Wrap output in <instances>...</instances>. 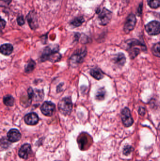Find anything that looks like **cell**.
Here are the masks:
<instances>
[{"label":"cell","instance_id":"cell-14","mask_svg":"<svg viewBox=\"0 0 160 161\" xmlns=\"http://www.w3.org/2000/svg\"><path fill=\"white\" fill-rule=\"evenodd\" d=\"M31 151V145L29 144L23 145L20 148L18 152V155L21 158L26 159Z\"/></svg>","mask_w":160,"mask_h":161},{"label":"cell","instance_id":"cell-21","mask_svg":"<svg viewBox=\"0 0 160 161\" xmlns=\"http://www.w3.org/2000/svg\"><path fill=\"white\" fill-rule=\"evenodd\" d=\"M152 53L157 57L160 58V42L156 43L152 49Z\"/></svg>","mask_w":160,"mask_h":161},{"label":"cell","instance_id":"cell-6","mask_svg":"<svg viewBox=\"0 0 160 161\" xmlns=\"http://www.w3.org/2000/svg\"><path fill=\"white\" fill-rule=\"evenodd\" d=\"M86 50L82 49L73 54V55L70 58V65L72 66H75L82 62L84 58L86 55Z\"/></svg>","mask_w":160,"mask_h":161},{"label":"cell","instance_id":"cell-18","mask_svg":"<svg viewBox=\"0 0 160 161\" xmlns=\"http://www.w3.org/2000/svg\"><path fill=\"white\" fill-rule=\"evenodd\" d=\"M3 102L6 106L8 107H12L14 105L15 100L12 96L7 95L3 97Z\"/></svg>","mask_w":160,"mask_h":161},{"label":"cell","instance_id":"cell-28","mask_svg":"<svg viewBox=\"0 0 160 161\" xmlns=\"http://www.w3.org/2000/svg\"><path fill=\"white\" fill-rule=\"evenodd\" d=\"M145 113V109L143 108H141L139 109V113L141 115H144Z\"/></svg>","mask_w":160,"mask_h":161},{"label":"cell","instance_id":"cell-12","mask_svg":"<svg viewBox=\"0 0 160 161\" xmlns=\"http://www.w3.org/2000/svg\"><path fill=\"white\" fill-rule=\"evenodd\" d=\"M38 115L35 113L28 114L24 117V122L29 125H34L39 122Z\"/></svg>","mask_w":160,"mask_h":161},{"label":"cell","instance_id":"cell-7","mask_svg":"<svg viewBox=\"0 0 160 161\" xmlns=\"http://www.w3.org/2000/svg\"><path fill=\"white\" fill-rule=\"evenodd\" d=\"M55 109V106L50 101H45L41 107V111L44 115L51 116L53 114Z\"/></svg>","mask_w":160,"mask_h":161},{"label":"cell","instance_id":"cell-3","mask_svg":"<svg viewBox=\"0 0 160 161\" xmlns=\"http://www.w3.org/2000/svg\"><path fill=\"white\" fill-rule=\"evenodd\" d=\"M72 101L69 97H65L62 98L58 105V108L59 112L65 115H69L71 113L72 109Z\"/></svg>","mask_w":160,"mask_h":161},{"label":"cell","instance_id":"cell-19","mask_svg":"<svg viewBox=\"0 0 160 161\" xmlns=\"http://www.w3.org/2000/svg\"><path fill=\"white\" fill-rule=\"evenodd\" d=\"M35 66V62L32 59H30L28 63L25 65V72L28 74L31 73L34 69Z\"/></svg>","mask_w":160,"mask_h":161},{"label":"cell","instance_id":"cell-26","mask_svg":"<svg viewBox=\"0 0 160 161\" xmlns=\"http://www.w3.org/2000/svg\"><path fill=\"white\" fill-rule=\"evenodd\" d=\"M1 1V6H3L8 5L10 3H11L12 0H0Z\"/></svg>","mask_w":160,"mask_h":161},{"label":"cell","instance_id":"cell-20","mask_svg":"<svg viewBox=\"0 0 160 161\" xmlns=\"http://www.w3.org/2000/svg\"><path fill=\"white\" fill-rule=\"evenodd\" d=\"M106 95V91L103 88H100L98 90L96 94V98L98 100L104 99Z\"/></svg>","mask_w":160,"mask_h":161},{"label":"cell","instance_id":"cell-8","mask_svg":"<svg viewBox=\"0 0 160 161\" xmlns=\"http://www.w3.org/2000/svg\"><path fill=\"white\" fill-rule=\"evenodd\" d=\"M28 96L31 100L35 101H42L44 97V93L41 90L30 88L27 91Z\"/></svg>","mask_w":160,"mask_h":161},{"label":"cell","instance_id":"cell-1","mask_svg":"<svg viewBox=\"0 0 160 161\" xmlns=\"http://www.w3.org/2000/svg\"><path fill=\"white\" fill-rule=\"evenodd\" d=\"M127 51L132 59L136 58L142 52L146 51L144 44L136 39L129 40L126 42Z\"/></svg>","mask_w":160,"mask_h":161},{"label":"cell","instance_id":"cell-2","mask_svg":"<svg viewBox=\"0 0 160 161\" xmlns=\"http://www.w3.org/2000/svg\"><path fill=\"white\" fill-rule=\"evenodd\" d=\"M61 56L57 50H52L49 46L44 49V52L41 57L42 61L49 60L51 62H55L59 61Z\"/></svg>","mask_w":160,"mask_h":161},{"label":"cell","instance_id":"cell-4","mask_svg":"<svg viewBox=\"0 0 160 161\" xmlns=\"http://www.w3.org/2000/svg\"><path fill=\"white\" fill-rule=\"evenodd\" d=\"M111 17V11L106 8H102L99 12L98 19L100 24L101 25H106L110 22Z\"/></svg>","mask_w":160,"mask_h":161},{"label":"cell","instance_id":"cell-11","mask_svg":"<svg viewBox=\"0 0 160 161\" xmlns=\"http://www.w3.org/2000/svg\"><path fill=\"white\" fill-rule=\"evenodd\" d=\"M7 137L9 142H16L20 140L21 134L18 130L12 129L8 132Z\"/></svg>","mask_w":160,"mask_h":161},{"label":"cell","instance_id":"cell-15","mask_svg":"<svg viewBox=\"0 0 160 161\" xmlns=\"http://www.w3.org/2000/svg\"><path fill=\"white\" fill-rule=\"evenodd\" d=\"M115 63L117 66H123L126 62V58L122 53L117 54L114 58Z\"/></svg>","mask_w":160,"mask_h":161},{"label":"cell","instance_id":"cell-9","mask_svg":"<svg viewBox=\"0 0 160 161\" xmlns=\"http://www.w3.org/2000/svg\"><path fill=\"white\" fill-rule=\"evenodd\" d=\"M121 117L122 122L125 126L128 127L132 125L133 123V120L130 111L128 108H125L122 110L121 113Z\"/></svg>","mask_w":160,"mask_h":161},{"label":"cell","instance_id":"cell-24","mask_svg":"<svg viewBox=\"0 0 160 161\" xmlns=\"http://www.w3.org/2000/svg\"><path fill=\"white\" fill-rule=\"evenodd\" d=\"M133 150L132 147L129 145H126L123 149V154L126 156H128L131 154Z\"/></svg>","mask_w":160,"mask_h":161},{"label":"cell","instance_id":"cell-22","mask_svg":"<svg viewBox=\"0 0 160 161\" xmlns=\"http://www.w3.org/2000/svg\"><path fill=\"white\" fill-rule=\"evenodd\" d=\"M84 22V18L82 17H80L74 19L71 21V23L74 26L78 27V26H80Z\"/></svg>","mask_w":160,"mask_h":161},{"label":"cell","instance_id":"cell-13","mask_svg":"<svg viewBox=\"0 0 160 161\" xmlns=\"http://www.w3.org/2000/svg\"><path fill=\"white\" fill-rule=\"evenodd\" d=\"M27 21L31 29H35L38 26V21L36 15L34 11L29 12L27 16Z\"/></svg>","mask_w":160,"mask_h":161},{"label":"cell","instance_id":"cell-27","mask_svg":"<svg viewBox=\"0 0 160 161\" xmlns=\"http://www.w3.org/2000/svg\"><path fill=\"white\" fill-rule=\"evenodd\" d=\"M6 23L5 21L3 19H1V29H3L5 27V26Z\"/></svg>","mask_w":160,"mask_h":161},{"label":"cell","instance_id":"cell-29","mask_svg":"<svg viewBox=\"0 0 160 161\" xmlns=\"http://www.w3.org/2000/svg\"><path fill=\"white\" fill-rule=\"evenodd\" d=\"M159 130H160V124H159Z\"/></svg>","mask_w":160,"mask_h":161},{"label":"cell","instance_id":"cell-23","mask_svg":"<svg viewBox=\"0 0 160 161\" xmlns=\"http://www.w3.org/2000/svg\"><path fill=\"white\" fill-rule=\"evenodd\" d=\"M147 3L152 8H157L160 6V0H147Z\"/></svg>","mask_w":160,"mask_h":161},{"label":"cell","instance_id":"cell-16","mask_svg":"<svg viewBox=\"0 0 160 161\" xmlns=\"http://www.w3.org/2000/svg\"><path fill=\"white\" fill-rule=\"evenodd\" d=\"M13 51V47L11 44L7 43L3 44L1 47V53L4 55H9L12 53Z\"/></svg>","mask_w":160,"mask_h":161},{"label":"cell","instance_id":"cell-17","mask_svg":"<svg viewBox=\"0 0 160 161\" xmlns=\"http://www.w3.org/2000/svg\"><path fill=\"white\" fill-rule=\"evenodd\" d=\"M90 75L96 80H99L103 78V74L101 70L94 69L90 71Z\"/></svg>","mask_w":160,"mask_h":161},{"label":"cell","instance_id":"cell-10","mask_svg":"<svg viewBox=\"0 0 160 161\" xmlns=\"http://www.w3.org/2000/svg\"><path fill=\"white\" fill-rule=\"evenodd\" d=\"M136 23V18L135 15L131 14L127 18L124 26V30L126 33H129L134 29Z\"/></svg>","mask_w":160,"mask_h":161},{"label":"cell","instance_id":"cell-5","mask_svg":"<svg viewBox=\"0 0 160 161\" xmlns=\"http://www.w3.org/2000/svg\"><path fill=\"white\" fill-rule=\"evenodd\" d=\"M145 29L149 35H159L160 34V23L157 21H153L146 25Z\"/></svg>","mask_w":160,"mask_h":161},{"label":"cell","instance_id":"cell-25","mask_svg":"<svg viewBox=\"0 0 160 161\" xmlns=\"http://www.w3.org/2000/svg\"><path fill=\"white\" fill-rule=\"evenodd\" d=\"M17 22H18V25L20 26L23 25L24 24V19H23V16H20L17 19Z\"/></svg>","mask_w":160,"mask_h":161}]
</instances>
